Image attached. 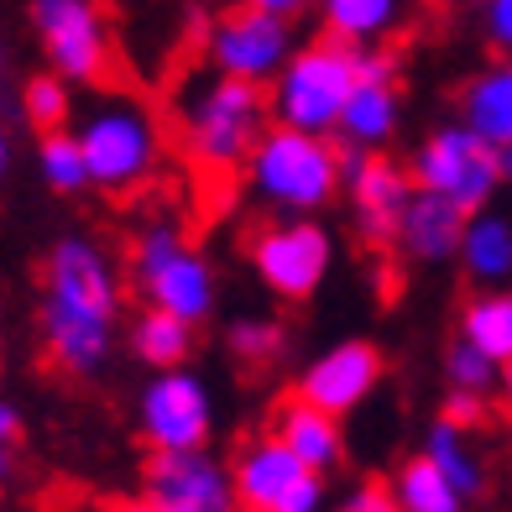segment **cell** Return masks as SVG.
I'll return each mask as SVG.
<instances>
[{
    "label": "cell",
    "instance_id": "6da1fadb",
    "mask_svg": "<svg viewBox=\"0 0 512 512\" xmlns=\"http://www.w3.org/2000/svg\"><path fill=\"white\" fill-rule=\"evenodd\" d=\"M121 267L95 236H58L42 256V293H37V335L53 371L74 382L100 377L115 356L121 330Z\"/></svg>",
    "mask_w": 512,
    "mask_h": 512
},
{
    "label": "cell",
    "instance_id": "7a4b0ae2",
    "mask_svg": "<svg viewBox=\"0 0 512 512\" xmlns=\"http://www.w3.org/2000/svg\"><path fill=\"white\" fill-rule=\"evenodd\" d=\"M272 126V100L262 84L230 79L220 68H194L173 89V136L178 152L204 178H230L246 168V157Z\"/></svg>",
    "mask_w": 512,
    "mask_h": 512
},
{
    "label": "cell",
    "instance_id": "3957f363",
    "mask_svg": "<svg viewBox=\"0 0 512 512\" xmlns=\"http://www.w3.org/2000/svg\"><path fill=\"white\" fill-rule=\"evenodd\" d=\"M241 183L272 215H319L345 189V147L335 136H314L272 121L256 152L246 157Z\"/></svg>",
    "mask_w": 512,
    "mask_h": 512
},
{
    "label": "cell",
    "instance_id": "277c9868",
    "mask_svg": "<svg viewBox=\"0 0 512 512\" xmlns=\"http://www.w3.org/2000/svg\"><path fill=\"white\" fill-rule=\"evenodd\" d=\"M74 136L84 142L89 178L100 194H142L162 168V121L147 100L121 95V89H100L89 105H79Z\"/></svg>",
    "mask_w": 512,
    "mask_h": 512
},
{
    "label": "cell",
    "instance_id": "5b68a950",
    "mask_svg": "<svg viewBox=\"0 0 512 512\" xmlns=\"http://www.w3.org/2000/svg\"><path fill=\"white\" fill-rule=\"evenodd\" d=\"M126 277L142 293V304L168 309L178 319L204 324L215 314V267L204 262V251L183 236L178 220H147L126 246Z\"/></svg>",
    "mask_w": 512,
    "mask_h": 512
},
{
    "label": "cell",
    "instance_id": "8992f818",
    "mask_svg": "<svg viewBox=\"0 0 512 512\" xmlns=\"http://www.w3.org/2000/svg\"><path fill=\"white\" fill-rule=\"evenodd\" d=\"M361 53L366 48H351V42H340V37L298 42L288 68L267 84L272 121L314 131V136H335L340 115H345V100H351V89L361 79Z\"/></svg>",
    "mask_w": 512,
    "mask_h": 512
},
{
    "label": "cell",
    "instance_id": "52a82bcc",
    "mask_svg": "<svg viewBox=\"0 0 512 512\" xmlns=\"http://www.w3.org/2000/svg\"><path fill=\"white\" fill-rule=\"evenodd\" d=\"M27 32L42 63L74 89H100L115 68V37L100 0H27Z\"/></svg>",
    "mask_w": 512,
    "mask_h": 512
},
{
    "label": "cell",
    "instance_id": "ba28073f",
    "mask_svg": "<svg viewBox=\"0 0 512 512\" xmlns=\"http://www.w3.org/2000/svg\"><path fill=\"white\" fill-rule=\"evenodd\" d=\"M408 173L418 189H429L439 199L460 204L465 215L492 204V194L502 189V147L486 142L481 131H471L465 121H450V126H434L424 142L413 147L408 157Z\"/></svg>",
    "mask_w": 512,
    "mask_h": 512
},
{
    "label": "cell",
    "instance_id": "9c48e42d",
    "mask_svg": "<svg viewBox=\"0 0 512 512\" xmlns=\"http://www.w3.org/2000/svg\"><path fill=\"white\" fill-rule=\"evenodd\" d=\"M246 256L267 293L288 298V304H304V298L324 288V277L335 267V236L314 215H277L251 230Z\"/></svg>",
    "mask_w": 512,
    "mask_h": 512
},
{
    "label": "cell",
    "instance_id": "30bf717a",
    "mask_svg": "<svg viewBox=\"0 0 512 512\" xmlns=\"http://www.w3.org/2000/svg\"><path fill=\"white\" fill-rule=\"evenodd\" d=\"M293 53H298L293 21L272 16V11H256V6H241V0L204 27V63L230 74V79L262 84V89L283 74Z\"/></svg>",
    "mask_w": 512,
    "mask_h": 512
},
{
    "label": "cell",
    "instance_id": "8fae6325",
    "mask_svg": "<svg viewBox=\"0 0 512 512\" xmlns=\"http://www.w3.org/2000/svg\"><path fill=\"white\" fill-rule=\"evenodd\" d=\"M241 512H324V471L293 455L272 429L246 439L230 460Z\"/></svg>",
    "mask_w": 512,
    "mask_h": 512
},
{
    "label": "cell",
    "instance_id": "7c38bea8",
    "mask_svg": "<svg viewBox=\"0 0 512 512\" xmlns=\"http://www.w3.org/2000/svg\"><path fill=\"white\" fill-rule=\"evenodd\" d=\"M136 434L152 455L162 450H204L215 434V403L209 387L189 366L152 371L147 387L136 392Z\"/></svg>",
    "mask_w": 512,
    "mask_h": 512
},
{
    "label": "cell",
    "instance_id": "4fadbf2b",
    "mask_svg": "<svg viewBox=\"0 0 512 512\" xmlns=\"http://www.w3.org/2000/svg\"><path fill=\"white\" fill-rule=\"evenodd\" d=\"M345 204H351V230L371 251L398 246L403 215L418 194L408 162H392L387 152H351L345 147Z\"/></svg>",
    "mask_w": 512,
    "mask_h": 512
},
{
    "label": "cell",
    "instance_id": "5bb4252c",
    "mask_svg": "<svg viewBox=\"0 0 512 512\" xmlns=\"http://www.w3.org/2000/svg\"><path fill=\"white\" fill-rule=\"evenodd\" d=\"M142 492L162 512H241L236 476L209 450H162L147 460Z\"/></svg>",
    "mask_w": 512,
    "mask_h": 512
},
{
    "label": "cell",
    "instance_id": "9a60e30c",
    "mask_svg": "<svg viewBox=\"0 0 512 512\" xmlns=\"http://www.w3.org/2000/svg\"><path fill=\"white\" fill-rule=\"evenodd\" d=\"M403 126V84H398V58L382 48L361 53V79L345 100L340 115V147L351 152H387L392 136Z\"/></svg>",
    "mask_w": 512,
    "mask_h": 512
},
{
    "label": "cell",
    "instance_id": "2e32d148",
    "mask_svg": "<svg viewBox=\"0 0 512 512\" xmlns=\"http://www.w3.org/2000/svg\"><path fill=\"white\" fill-rule=\"evenodd\" d=\"M382 377H387V361H382V351L371 340H340V345H330V351H319L304 371H298V398H309V403H319L324 413H335V418H345V413H356L371 392L382 387Z\"/></svg>",
    "mask_w": 512,
    "mask_h": 512
},
{
    "label": "cell",
    "instance_id": "e0dca14e",
    "mask_svg": "<svg viewBox=\"0 0 512 512\" xmlns=\"http://www.w3.org/2000/svg\"><path fill=\"white\" fill-rule=\"evenodd\" d=\"M465 215L460 204L439 199L429 189H418L408 215H403V230H398V251L408 256L413 267H445V262H460V241H465Z\"/></svg>",
    "mask_w": 512,
    "mask_h": 512
},
{
    "label": "cell",
    "instance_id": "ac0fdd59",
    "mask_svg": "<svg viewBox=\"0 0 512 512\" xmlns=\"http://www.w3.org/2000/svg\"><path fill=\"white\" fill-rule=\"evenodd\" d=\"M272 434L283 439L293 455H304L314 471H324V476H330L335 465L345 460V429H340V418L324 413L309 398H298V392H288V398L272 408Z\"/></svg>",
    "mask_w": 512,
    "mask_h": 512
},
{
    "label": "cell",
    "instance_id": "d6986e66",
    "mask_svg": "<svg viewBox=\"0 0 512 512\" xmlns=\"http://www.w3.org/2000/svg\"><path fill=\"white\" fill-rule=\"evenodd\" d=\"M314 16L324 37H340L351 48H387L408 21V0H319Z\"/></svg>",
    "mask_w": 512,
    "mask_h": 512
},
{
    "label": "cell",
    "instance_id": "ffe728a7",
    "mask_svg": "<svg viewBox=\"0 0 512 512\" xmlns=\"http://www.w3.org/2000/svg\"><path fill=\"white\" fill-rule=\"evenodd\" d=\"M460 121L471 131H481L486 142H497V147L512 142V58H497V63H486L481 74L465 79Z\"/></svg>",
    "mask_w": 512,
    "mask_h": 512
},
{
    "label": "cell",
    "instance_id": "44dd1931",
    "mask_svg": "<svg viewBox=\"0 0 512 512\" xmlns=\"http://www.w3.org/2000/svg\"><path fill=\"white\" fill-rule=\"evenodd\" d=\"M460 267L476 288H512V220L476 209L460 241Z\"/></svg>",
    "mask_w": 512,
    "mask_h": 512
},
{
    "label": "cell",
    "instance_id": "7402d4cb",
    "mask_svg": "<svg viewBox=\"0 0 512 512\" xmlns=\"http://www.w3.org/2000/svg\"><path fill=\"white\" fill-rule=\"evenodd\" d=\"M424 450L439 471H445L465 497H481L486 492V455H481V445H476V429H465V424H455V418H445L439 413L434 424H429V434H424Z\"/></svg>",
    "mask_w": 512,
    "mask_h": 512
},
{
    "label": "cell",
    "instance_id": "603a6c76",
    "mask_svg": "<svg viewBox=\"0 0 512 512\" xmlns=\"http://www.w3.org/2000/svg\"><path fill=\"white\" fill-rule=\"evenodd\" d=\"M194 330H199L194 319H178V314H168V309L142 304V314L131 319V351H136V361L152 366V371L189 366L194 345H199V340H194Z\"/></svg>",
    "mask_w": 512,
    "mask_h": 512
},
{
    "label": "cell",
    "instance_id": "cb8c5ba5",
    "mask_svg": "<svg viewBox=\"0 0 512 512\" xmlns=\"http://www.w3.org/2000/svg\"><path fill=\"white\" fill-rule=\"evenodd\" d=\"M392 497H398V512H465V507H471V497H465L424 450L398 465V476H392Z\"/></svg>",
    "mask_w": 512,
    "mask_h": 512
},
{
    "label": "cell",
    "instance_id": "d4e9b609",
    "mask_svg": "<svg viewBox=\"0 0 512 512\" xmlns=\"http://www.w3.org/2000/svg\"><path fill=\"white\" fill-rule=\"evenodd\" d=\"M460 335L492 361H512V288H481L460 314Z\"/></svg>",
    "mask_w": 512,
    "mask_h": 512
},
{
    "label": "cell",
    "instance_id": "484cf974",
    "mask_svg": "<svg viewBox=\"0 0 512 512\" xmlns=\"http://www.w3.org/2000/svg\"><path fill=\"white\" fill-rule=\"evenodd\" d=\"M37 178L48 183L53 194H63V199L95 189V178H89V157H84V142L74 136V126L37 136Z\"/></svg>",
    "mask_w": 512,
    "mask_h": 512
},
{
    "label": "cell",
    "instance_id": "4316f807",
    "mask_svg": "<svg viewBox=\"0 0 512 512\" xmlns=\"http://www.w3.org/2000/svg\"><path fill=\"white\" fill-rule=\"evenodd\" d=\"M16 105H21V121H27L37 136L68 131V126H74V115H79V105H74V84H68L63 74H53V68H42V74H32L27 84H21Z\"/></svg>",
    "mask_w": 512,
    "mask_h": 512
},
{
    "label": "cell",
    "instance_id": "83f0119b",
    "mask_svg": "<svg viewBox=\"0 0 512 512\" xmlns=\"http://www.w3.org/2000/svg\"><path fill=\"white\" fill-rule=\"evenodd\" d=\"M225 351L246 371H267V366L283 361L288 330L272 314H241V319H230V330H225Z\"/></svg>",
    "mask_w": 512,
    "mask_h": 512
},
{
    "label": "cell",
    "instance_id": "f1b7e54d",
    "mask_svg": "<svg viewBox=\"0 0 512 512\" xmlns=\"http://www.w3.org/2000/svg\"><path fill=\"white\" fill-rule=\"evenodd\" d=\"M445 387H460V392H481V398H492V392L502 387V361H492L481 351V345H471L465 335L450 340L445 351Z\"/></svg>",
    "mask_w": 512,
    "mask_h": 512
},
{
    "label": "cell",
    "instance_id": "f546056e",
    "mask_svg": "<svg viewBox=\"0 0 512 512\" xmlns=\"http://www.w3.org/2000/svg\"><path fill=\"white\" fill-rule=\"evenodd\" d=\"M335 512H398V497H392V486H382V481H361L340 497Z\"/></svg>",
    "mask_w": 512,
    "mask_h": 512
},
{
    "label": "cell",
    "instance_id": "4dcf8cb0",
    "mask_svg": "<svg viewBox=\"0 0 512 512\" xmlns=\"http://www.w3.org/2000/svg\"><path fill=\"white\" fill-rule=\"evenodd\" d=\"M481 27H486V42H492L502 58H512V0H486Z\"/></svg>",
    "mask_w": 512,
    "mask_h": 512
},
{
    "label": "cell",
    "instance_id": "1f68e13d",
    "mask_svg": "<svg viewBox=\"0 0 512 512\" xmlns=\"http://www.w3.org/2000/svg\"><path fill=\"white\" fill-rule=\"evenodd\" d=\"M445 418H455V424H465V429H476L481 418H486V398H481V392L450 387V392H445Z\"/></svg>",
    "mask_w": 512,
    "mask_h": 512
},
{
    "label": "cell",
    "instance_id": "d6a6232c",
    "mask_svg": "<svg viewBox=\"0 0 512 512\" xmlns=\"http://www.w3.org/2000/svg\"><path fill=\"white\" fill-rule=\"evenodd\" d=\"M241 6H256V11H272V16H288V21H298V16H309L319 0H241Z\"/></svg>",
    "mask_w": 512,
    "mask_h": 512
},
{
    "label": "cell",
    "instance_id": "836d02e7",
    "mask_svg": "<svg viewBox=\"0 0 512 512\" xmlns=\"http://www.w3.org/2000/svg\"><path fill=\"white\" fill-rule=\"evenodd\" d=\"M21 439V413L11 403H0V445H16Z\"/></svg>",
    "mask_w": 512,
    "mask_h": 512
},
{
    "label": "cell",
    "instance_id": "e575fe53",
    "mask_svg": "<svg viewBox=\"0 0 512 512\" xmlns=\"http://www.w3.org/2000/svg\"><path fill=\"white\" fill-rule=\"evenodd\" d=\"M100 512H162V507H157V502H152V497L142 492V497H121V502H105Z\"/></svg>",
    "mask_w": 512,
    "mask_h": 512
},
{
    "label": "cell",
    "instance_id": "d590c367",
    "mask_svg": "<svg viewBox=\"0 0 512 512\" xmlns=\"http://www.w3.org/2000/svg\"><path fill=\"white\" fill-rule=\"evenodd\" d=\"M11 481H16V445H0V497L11 492Z\"/></svg>",
    "mask_w": 512,
    "mask_h": 512
},
{
    "label": "cell",
    "instance_id": "8d00e7d4",
    "mask_svg": "<svg viewBox=\"0 0 512 512\" xmlns=\"http://www.w3.org/2000/svg\"><path fill=\"white\" fill-rule=\"evenodd\" d=\"M11 157H16L11 152V131H6V121H0V183L11 178Z\"/></svg>",
    "mask_w": 512,
    "mask_h": 512
},
{
    "label": "cell",
    "instance_id": "74e56055",
    "mask_svg": "<svg viewBox=\"0 0 512 512\" xmlns=\"http://www.w3.org/2000/svg\"><path fill=\"white\" fill-rule=\"evenodd\" d=\"M497 398H502V408H507V418H512V361L502 366V387H497Z\"/></svg>",
    "mask_w": 512,
    "mask_h": 512
},
{
    "label": "cell",
    "instance_id": "f35d334b",
    "mask_svg": "<svg viewBox=\"0 0 512 512\" xmlns=\"http://www.w3.org/2000/svg\"><path fill=\"white\" fill-rule=\"evenodd\" d=\"M6 74H11V58H6V37H0V89H6Z\"/></svg>",
    "mask_w": 512,
    "mask_h": 512
},
{
    "label": "cell",
    "instance_id": "ab89813d",
    "mask_svg": "<svg viewBox=\"0 0 512 512\" xmlns=\"http://www.w3.org/2000/svg\"><path fill=\"white\" fill-rule=\"evenodd\" d=\"M502 178H507V183H512V142H507V147H502Z\"/></svg>",
    "mask_w": 512,
    "mask_h": 512
},
{
    "label": "cell",
    "instance_id": "60d3db41",
    "mask_svg": "<svg viewBox=\"0 0 512 512\" xmlns=\"http://www.w3.org/2000/svg\"><path fill=\"white\" fill-rule=\"evenodd\" d=\"M471 6H486V0H471Z\"/></svg>",
    "mask_w": 512,
    "mask_h": 512
}]
</instances>
